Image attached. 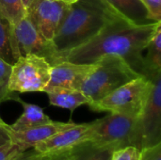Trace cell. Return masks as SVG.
Returning a JSON list of instances; mask_svg holds the SVG:
<instances>
[{"mask_svg":"<svg viewBox=\"0 0 161 160\" xmlns=\"http://www.w3.org/2000/svg\"><path fill=\"white\" fill-rule=\"evenodd\" d=\"M141 160H161V143L142 148L141 150Z\"/></svg>","mask_w":161,"mask_h":160,"instance_id":"cell-24","label":"cell"},{"mask_svg":"<svg viewBox=\"0 0 161 160\" xmlns=\"http://www.w3.org/2000/svg\"><path fill=\"white\" fill-rule=\"evenodd\" d=\"M159 26L161 22L136 25L120 17L108 24L89 41L57 54V63L70 61L92 64L105 55H117L122 57L136 73L144 76L142 52Z\"/></svg>","mask_w":161,"mask_h":160,"instance_id":"cell-1","label":"cell"},{"mask_svg":"<svg viewBox=\"0 0 161 160\" xmlns=\"http://www.w3.org/2000/svg\"><path fill=\"white\" fill-rule=\"evenodd\" d=\"M22 1H23V5H24L25 8L26 9V8H27V7L31 4V2H32L33 0H22Z\"/></svg>","mask_w":161,"mask_h":160,"instance_id":"cell-29","label":"cell"},{"mask_svg":"<svg viewBox=\"0 0 161 160\" xmlns=\"http://www.w3.org/2000/svg\"><path fill=\"white\" fill-rule=\"evenodd\" d=\"M89 141L111 151L127 146L142 149L138 118L115 113L91 122Z\"/></svg>","mask_w":161,"mask_h":160,"instance_id":"cell-4","label":"cell"},{"mask_svg":"<svg viewBox=\"0 0 161 160\" xmlns=\"http://www.w3.org/2000/svg\"><path fill=\"white\" fill-rule=\"evenodd\" d=\"M68 8L69 5L56 0H33L26 8V16L38 32L52 41Z\"/></svg>","mask_w":161,"mask_h":160,"instance_id":"cell-8","label":"cell"},{"mask_svg":"<svg viewBox=\"0 0 161 160\" xmlns=\"http://www.w3.org/2000/svg\"><path fill=\"white\" fill-rule=\"evenodd\" d=\"M52 65L38 55L20 57L12 64L8 79L11 92H43L47 86Z\"/></svg>","mask_w":161,"mask_h":160,"instance_id":"cell-6","label":"cell"},{"mask_svg":"<svg viewBox=\"0 0 161 160\" xmlns=\"http://www.w3.org/2000/svg\"><path fill=\"white\" fill-rule=\"evenodd\" d=\"M27 150L24 145L13 141L0 146V160H13L21 153Z\"/></svg>","mask_w":161,"mask_h":160,"instance_id":"cell-21","label":"cell"},{"mask_svg":"<svg viewBox=\"0 0 161 160\" xmlns=\"http://www.w3.org/2000/svg\"><path fill=\"white\" fill-rule=\"evenodd\" d=\"M152 80L150 94L138 117L142 148L161 143V74Z\"/></svg>","mask_w":161,"mask_h":160,"instance_id":"cell-9","label":"cell"},{"mask_svg":"<svg viewBox=\"0 0 161 160\" xmlns=\"http://www.w3.org/2000/svg\"><path fill=\"white\" fill-rule=\"evenodd\" d=\"M11 46L15 59L20 57L38 55L53 66L57 63V50L52 41L45 40L25 15L12 25Z\"/></svg>","mask_w":161,"mask_h":160,"instance_id":"cell-7","label":"cell"},{"mask_svg":"<svg viewBox=\"0 0 161 160\" xmlns=\"http://www.w3.org/2000/svg\"><path fill=\"white\" fill-rule=\"evenodd\" d=\"M145 50L147 53L143 57L144 76L151 80L161 74V26L157 29Z\"/></svg>","mask_w":161,"mask_h":160,"instance_id":"cell-17","label":"cell"},{"mask_svg":"<svg viewBox=\"0 0 161 160\" xmlns=\"http://www.w3.org/2000/svg\"><path fill=\"white\" fill-rule=\"evenodd\" d=\"M0 104H1V102H0ZM0 124H5V122L3 121V119L1 118V116H0Z\"/></svg>","mask_w":161,"mask_h":160,"instance_id":"cell-30","label":"cell"},{"mask_svg":"<svg viewBox=\"0 0 161 160\" xmlns=\"http://www.w3.org/2000/svg\"><path fill=\"white\" fill-rule=\"evenodd\" d=\"M75 123L70 121L67 123L64 122H55L51 121L48 124H44L27 130L24 131H11L10 130V136H11V141L20 143L24 145L25 148L29 149L34 147V145L40 141H42L46 139H49L50 137L54 136L55 134L65 130L67 128L72 127L75 125Z\"/></svg>","mask_w":161,"mask_h":160,"instance_id":"cell-12","label":"cell"},{"mask_svg":"<svg viewBox=\"0 0 161 160\" xmlns=\"http://www.w3.org/2000/svg\"><path fill=\"white\" fill-rule=\"evenodd\" d=\"M113 151L92 141H85L66 151L68 160H111Z\"/></svg>","mask_w":161,"mask_h":160,"instance_id":"cell-16","label":"cell"},{"mask_svg":"<svg viewBox=\"0 0 161 160\" xmlns=\"http://www.w3.org/2000/svg\"><path fill=\"white\" fill-rule=\"evenodd\" d=\"M150 17L155 22H161V0H142Z\"/></svg>","mask_w":161,"mask_h":160,"instance_id":"cell-23","label":"cell"},{"mask_svg":"<svg viewBox=\"0 0 161 160\" xmlns=\"http://www.w3.org/2000/svg\"><path fill=\"white\" fill-rule=\"evenodd\" d=\"M10 141H11V136H10L9 124H8L7 123L0 124V146Z\"/></svg>","mask_w":161,"mask_h":160,"instance_id":"cell-26","label":"cell"},{"mask_svg":"<svg viewBox=\"0 0 161 160\" xmlns=\"http://www.w3.org/2000/svg\"><path fill=\"white\" fill-rule=\"evenodd\" d=\"M14 101L19 102L22 105L23 113L12 124H9V128L11 131L19 132L27 130L44 124H48L52 121L50 117L44 113L43 109L41 107L34 104L26 103L17 95L14 97Z\"/></svg>","mask_w":161,"mask_h":160,"instance_id":"cell-13","label":"cell"},{"mask_svg":"<svg viewBox=\"0 0 161 160\" xmlns=\"http://www.w3.org/2000/svg\"><path fill=\"white\" fill-rule=\"evenodd\" d=\"M90 128L91 123L75 124L72 127L36 143L33 148L41 155L66 152L78 143L89 141Z\"/></svg>","mask_w":161,"mask_h":160,"instance_id":"cell-11","label":"cell"},{"mask_svg":"<svg viewBox=\"0 0 161 160\" xmlns=\"http://www.w3.org/2000/svg\"><path fill=\"white\" fill-rule=\"evenodd\" d=\"M48 96L51 106L65 108L74 112L75 109L83 106L89 105L90 101L79 90L55 89L45 92Z\"/></svg>","mask_w":161,"mask_h":160,"instance_id":"cell-15","label":"cell"},{"mask_svg":"<svg viewBox=\"0 0 161 160\" xmlns=\"http://www.w3.org/2000/svg\"><path fill=\"white\" fill-rule=\"evenodd\" d=\"M120 17L105 0H78L69 5L52 41L57 54L89 41L108 24Z\"/></svg>","mask_w":161,"mask_h":160,"instance_id":"cell-2","label":"cell"},{"mask_svg":"<svg viewBox=\"0 0 161 160\" xmlns=\"http://www.w3.org/2000/svg\"><path fill=\"white\" fill-rule=\"evenodd\" d=\"M142 76L120 56L105 55L95 63L80 91L90 101L97 102L129 81Z\"/></svg>","mask_w":161,"mask_h":160,"instance_id":"cell-3","label":"cell"},{"mask_svg":"<svg viewBox=\"0 0 161 160\" xmlns=\"http://www.w3.org/2000/svg\"><path fill=\"white\" fill-rule=\"evenodd\" d=\"M0 13L14 25L26 15L22 0H0Z\"/></svg>","mask_w":161,"mask_h":160,"instance_id":"cell-19","label":"cell"},{"mask_svg":"<svg viewBox=\"0 0 161 160\" xmlns=\"http://www.w3.org/2000/svg\"><path fill=\"white\" fill-rule=\"evenodd\" d=\"M42 157V155L38 153L32 147V148H29V149L24 151L23 153H21L16 158H14L13 160H41Z\"/></svg>","mask_w":161,"mask_h":160,"instance_id":"cell-25","label":"cell"},{"mask_svg":"<svg viewBox=\"0 0 161 160\" xmlns=\"http://www.w3.org/2000/svg\"><path fill=\"white\" fill-rule=\"evenodd\" d=\"M56 1H59V2L65 3L67 5H71V4H73V3H75V2H76L78 0H56Z\"/></svg>","mask_w":161,"mask_h":160,"instance_id":"cell-28","label":"cell"},{"mask_svg":"<svg viewBox=\"0 0 161 160\" xmlns=\"http://www.w3.org/2000/svg\"><path fill=\"white\" fill-rule=\"evenodd\" d=\"M11 64L0 58V102L3 103L8 100H14L15 92L8 90V79L11 71Z\"/></svg>","mask_w":161,"mask_h":160,"instance_id":"cell-20","label":"cell"},{"mask_svg":"<svg viewBox=\"0 0 161 160\" xmlns=\"http://www.w3.org/2000/svg\"><path fill=\"white\" fill-rule=\"evenodd\" d=\"M12 25L0 13V58L9 64L16 61L11 46Z\"/></svg>","mask_w":161,"mask_h":160,"instance_id":"cell-18","label":"cell"},{"mask_svg":"<svg viewBox=\"0 0 161 160\" xmlns=\"http://www.w3.org/2000/svg\"><path fill=\"white\" fill-rule=\"evenodd\" d=\"M41 160H68L65 152L61 153H53V154H47L42 155Z\"/></svg>","mask_w":161,"mask_h":160,"instance_id":"cell-27","label":"cell"},{"mask_svg":"<svg viewBox=\"0 0 161 160\" xmlns=\"http://www.w3.org/2000/svg\"><path fill=\"white\" fill-rule=\"evenodd\" d=\"M94 63H74L70 61H61L52 66L50 79L43 92L55 89L79 90L82 83L92 72Z\"/></svg>","mask_w":161,"mask_h":160,"instance_id":"cell-10","label":"cell"},{"mask_svg":"<svg viewBox=\"0 0 161 160\" xmlns=\"http://www.w3.org/2000/svg\"><path fill=\"white\" fill-rule=\"evenodd\" d=\"M153 80L139 76L119 87L101 100L88 105L95 112H108L138 118L148 99Z\"/></svg>","mask_w":161,"mask_h":160,"instance_id":"cell-5","label":"cell"},{"mask_svg":"<svg viewBox=\"0 0 161 160\" xmlns=\"http://www.w3.org/2000/svg\"><path fill=\"white\" fill-rule=\"evenodd\" d=\"M141 150L135 146H127L113 151L111 160H141Z\"/></svg>","mask_w":161,"mask_h":160,"instance_id":"cell-22","label":"cell"},{"mask_svg":"<svg viewBox=\"0 0 161 160\" xmlns=\"http://www.w3.org/2000/svg\"><path fill=\"white\" fill-rule=\"evenodd\" d=\"M120 16L136 25L155 23L142 0H105Z\"/></svg>","mask_w":161,"mask_h":160,"instance_id":"cell-14","label":"cell"}]
</instances>
